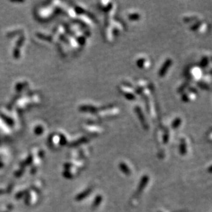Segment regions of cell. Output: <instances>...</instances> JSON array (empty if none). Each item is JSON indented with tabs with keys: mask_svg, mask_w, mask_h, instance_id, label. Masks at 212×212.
I'll use <instances>...</instances> for the list:
<instances>
[{
	"mask_svg": "<svg viewBox=\"0 0 212 212\" xmlns=\"http://www.w3.org/2000/svg\"><path fill=\"white\" fill-rule=\"evenodd\" d=\"M182 119L178 117V118H176L175 119L173 120L172 124H171V126H172V128H174V129H176V128H179L182 124Z\"/></svg>",
	"mask_w": 212,
	"mask_h": 212,
	"instance_id": "9",
	"label": "cell"
},
{
	"mask_svg": "<svg viewBox=\"0 0 212 212\" xmlns=\"http://www.w3.org/2000/svg\"><path fill=\"white\" fill-rule=\"evenodd\" d=\"M187 75L190 80L198 82L203 77V70L199 66H192L188 68Z\"/></svg>",
	"mask_w": 212,
	"mask_h": 212,
	"instance_id": "2",
	"label": "cell"
},
{
	"mask_svg": "<svg viewBox=\"0 0 212 212\" xmlns=\"http://www.w3.org/2000/svg\"><path fill=\"white\" fill-rule=\"evenodd\" d=\"M137 65L139 69L147 70L151 67L152 62L147 56H140L137 61Z\"/></svg>",
	"mask_w": 212,
	"mask_h": 212,
	"instance_id": "5",
	"label": "cell"
},
{
	"mask_svg": "<svg viewBox=\"0 0 212 212\" xmlns=\"http://www.w3.org/2000/svg\"><path fill=\"white\" fill-rule=\"evenodd\" d=\"M210 63V58L208 57L207 56H205V57L203 58L202 61L201 62V67H207L209 63Z\"/></svg>",
	"mask_w": 212,
	"mask_h": 212,
	"instance_id": "11",
	"label": "cell"
},
{
	"mask_svg": "<svg viewBox=\"0 0 212 212\" xmlns=\"http://www.w3.org/2000/svg\"><path fill=\"white\" fill-rule=\"evenodd\" d=\"M135 111V112L137 113L138 118H139L140 122H141V124H142L143 127L145 129H147V128H148V124L147 121H146V117L144 115V114H143V112L142 109H141V107H140L139 106H136Z\"/></svg>",
	"mask_w": 212,
	"mask_h": 212,
	"instance_id": "7",
	"label": "cell"
},
{
	"mask_svg": "<svg viewBox=\"0 0 212 212\" xmlns=\"http://www.w3.org/2000/svg\"><path fill=\"white\" fill-rule=\"evenodd\" d=\"M119 91L123 96L128 100H135L137 98V92L134 90L133 87L131 85L124 83L119 87Z\"/></svg>",
	"mask_w": 212,
	"mask_h": 212,
	"instance_id": "1",
	"label": "cell"
},
{
	"mask_svg": "<svg viewBox=\"0 0 212 212\" xmlns=\"http://www.w3.org/2000/svg\"><path fill=\"white\" fill-rule=\"evenodd\" d=\"M208 28H209L208 23H206L205 21L201 20L197 21L191 27V30L192 31L200 33V34L207 32Z\"/></svg>",
	"mask_w": 212,
	"mask_h": 212,
	"instance_id": "4",
	"label": "cell"
},
{
	"mask_svg": "<svg viewBox=\"0 0 212 212\" xmlns=\"http://www.w3.org/2000/svg\"><path fill=\"white\" fill-rule=\"evenodd\" d=\"M198 91L194 87H189L182 96V100L184 102H191L195 100L197 97Z\"/></svg>",
	"mask_w": 212,
	"mask_h": 212,
	"instance_id": "3",
	"label": "cell"
},
{
	"mask_svg": "<svg viewBox=\"0 0 212 212\" xmlns=\"http://www.w3.org/2000/svg\"><path fill=\"white\" fill-rule=\"evenodd\" d=\"M128 18L129 20L131 21H139L140 19H141V17H140V15L138 13H130V14L128 15Z\"/></svg>",
	"mask_w": 212,
	"mask_h": 212,
	"instance_id": "10",
	"label": "cell"
},
{
	"mask_svg": "<svg viewBox=\"0 0 212 212\" xmlns=\"http://www.w3.org/2000/svg\"><path fill=\"white\" fill-rule=\"evenodd\" d=\"M198 84L202 89H205V90L209 89L210 86H211V78H210V76H209L202 77V78L198 81Z\"/></svg>",
	"mask_w": 212,
	"mask_h": 212,
	"instance_id": "8",
	"label": "cell"
},
{
	"mask_svg": "<svg viewBox=\"0 0 212 212\" xmlns=\"http://www.w3.org/2000/svg\"><path fill=\"white\" fill-rule=\"evenodd\" d=\"M173 63V61L172 58H167L166 61H164V63L161 66V67L159 69V76L163 78L166 76L167 73H168L169 69H170L171 66L172 65Z\"/></svg>",
	"mask_w": 212,
	"mask_h": 212,
	"instance_id": "6",
	"label": "cell"
}]
</instances>
